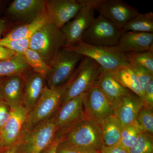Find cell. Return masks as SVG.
Here are the masks:
<instances>
[{"label": "cell", "mask_w": 153, "mask_h": 153, "mask_svg": "<svg viewBox=\"0 0 153 153\" xmlns=\"http://www.w3.org/2000/svg\"><path fill=\"white\" fill-rule=\"evenodd\" d=\"M103 70L94 60L83 57L67 82L60 107L72 99L87 92L96 83Z\"/></svg>", "instance_id": "6da1fadb"}, {"label": "cell", "mask_w": 153, "mask_h": 153, "mask_svg": "<svg viewBox=\"0 0 153 153\" xmlns=\"http://www.w3.org/2000/svg\"><path fill=\"white\" fill-rule=\"evenodd\" d=\"M57 112L46 120L22 133L16 144L18 153H41L52 143L57 131Z\"/></svg>", "instance_id": "7a4b0ae2"}, {"label": "cell", "mask_w": 153, "mask_h": 153, "mask_svg": "<svg viewBox=\"0 0 153 153\" xmlns=\"http://www.w3.org/2000/svg\"><path fill=\"white\" fill-rule=\"evenodd\" d=\"M65 47L84 57L91 58L109 74L121 67L130 66L126 53L120 51L116 46H93L81 41Z\"/></svg>", "instance_id": "3957f363"}, {"label": "cell", "mask_w": 153, "mask_h": 153, "mask_svg": "<svg viewBox=\"0 0 153 153\" xmlns=\"http://www.w3.org/2000/svg\"><path fill=\"white\" fill-rule=\"evenodd\" d=\"M63 142L99 152L103 146L101 125L86 117L58 137Z\"/></svg>", "instance_id": "277c9868"}, {"label": "cell", "mask_w": 153, "mask_h": 153, "mask_svg": "<svg viewBox=\"0 0 153 153\" xmlns=\"http://www.w3.org/2000/svg\"><path fill=\"white\" fill-rule=\"evenodd\" d=\"M66 46V38L61 30L49 23L31 37L29 49L38 53L49 66L57 52Z\"/></svg>", "instance_id": "5b68a950"}, {"label": "cell", "mask_w": 153, "mask_h": 153, "mask_svg": "<svg viewBox=\"0 0 153 153\" xmlns=\"http://www.w3.org/2000/svg\"><path fill=\"white\" fill-rule=\"evenodd\" d=\"M67 86V82L61 86L52 88L45 86L37 104L28 114L22 133L46 120L57 112Z\"/></svg>", "instance_id": "8992f818"}, {"label": "cell", "mask_w": 153, "mask_h": 153, "mask_svg": "<svg viewBox=\"0 0 153 153\" xmlns=\"http://www.w3.org/2000/svg\"><path fill=\"white\" fill-rule=\"evenodd\" d=\"M83 57L66 47L60 49L49 65L45 79L47 87H58L68 82Z\"/></svg>", "instance_id": "52a82bcc"}, {"label": "cell", "mask_w": 153, "mask_h": 153, "mask_svg": "<svg viewBox=\"0 0 153 153\" xmlns=\"http://www.w3.org/2000/svg\"><path fill=\"white\" fill-rule=\"evenodd\" d=\"M123 32L122 30L99 15L85 31L81 41L93 46L114 47L117 45Z\"/></svg>", "instance_id": "ba28073f"}, {"label": "cell", "mask_w": 153, "mask_h": 153, "mask_svg": "<svg viewBox=\"0 0 153 153\" xmlns=\"http://www.w3.org/2000/svg\"><path fill=\"white\" fill-rule=\"evenodd\" d=\"M97 0H86L73 20L61 28L66 38V46H72L82 41V36L95 19L94 12Z\"/></svg>", "instance_id": "9c48e42d"}, {"label": "cell", "mask_w": 153, "mask_h": 153, "mask_svg": "<svg viewBox=\"0 0 153 153\" xmlns=\"http://www.w3.org/2000/svg\"><path fill=\"white\" fill-rule=\"evenodd\" d=\"M86 94L87 92L72 99L59 108L56 115V137L60 136L86 117L83 105Z\"/></svg>", "instance_id": "30bf717a"}, {"label": "cell", "mask_w": 153, "mask_h": 153, "mask_svg": "<svg viewBox=\"0 0 153 153\" xmlns=\"http://www.w3.org/2000/svg\"><path fill=\"white\" fill-rule=\"evenodd\" d=\"M86 0H47L45 13L49 22L61 30L74 19Z\"/></svg>", "instance_id": "8fae6325"}, {"label": "cell", "mask_w": 153, "mask_h": 153, "mask_svg": "<svg viewBox=\"0 0 153 153\" xmlns=\"http://www.w3.org/2000/svg\"><path fill=\"white\" fill-rule=\"evenodd\" d=\"M96 10L121 29L139 12L122 0H97Z\"/></svg>", "instance_id": "7c38bea8"}, {"label": "cell", "mask_w": 153, "mask_h": 153, "mask_svg": "<svg viewBox=\"0 0 153 153\" xmlns=\"http://www.w3.org/2000/svg\"><path fill=\"white\" fill-rule=\"evenodd\" d=\"M83 105L86 117L99 124L113 114L112 105L96 83L87 92Z\"/></svg>", "instance_id": "4fadbf2b"}, {"label": "cell", "mask_w": 153, "mask_h": 153, "mask_svg": "<svg viewBox=\"0 0 153 153\" xmlns=\"http://www.w3.org/2000/svg\"><path fill=\"white\" fill-rule=\"evenodd\" d=\"M46 0H15L9 5L7 14L15 23L22 25L33 22L45 12Z\"/></svg>", "instance_id": "5bb4252c"}, {"label": "cell", "mask_w": 153, "mask_h": 153, "mask_svg": "<svg viewBox=\"0 0 153 153\" xmlns=\"http://www.w3.org/2000/svg\"><path fill=\"white\" fill-rule=\"evenodd\" d=\"M28 113L22 105L11 111L8 119L0 131V146L5 149L16 144Z\"/></svg>", "instance_id": "9a60e30c"}, {"label": "cell", "mask_w": 153, "mask_h": 153, "mask_svg": "<svg viewBox=\"0 0 153 153\" xmlns=\"http://www.w3.org/2000/svg\"><path fill=\"white\" fill-rule=\"evenodd\" d=\"M141 98L131 91L123 96L113 108V114L117 118L123 126L135 122L138 113L144 106Z\"/></svg>", "instance_id": "2e32d148"}, {"label": "cell", "mask_w": 153, "mask_h": 153, "mask_svg": "<svg viewBox=\"0 0 153 153\" xmlns=\"http://www.w3.org/2000/svg\"><path fill=\"white\" fill-rule=\"evenodd\" d=\"M116 47L124 53L153 50V33L123 32Z\"/></svg>", "instance_id": "e0dca14e"}, {"label": "cell", "mask_w": 153, "mask_h": 153, "mask_svg": "<svg viewBox=\"0 0 153 153\" xmlns=\"http://www.w3.org/2000/svg\"><path fill=\"white\" fill-rule=\"evenodd\" d=\"M24 78V92L22 103L28 114L34 108L41 97L46 85V80L33 70L28 72Z\"/></svg>", "instance_id": "ac0fdd59"}, {"label": "cell", "mask_w": 153, "mask_h": 153, "mask_svg": "<svg viewBox=\"0 0 153 153\" xmlns=\"http://www.w3.org/2000/svg\"><path fill=\"white\" fill-rule=\"evenodd\" d=\"M22 75L4 76L2 79L0 100L14 110L22 105L24 92V78Z\"/></svg>", "instance_id": "d6986e66"}, {"label": "cell", "mask_w": 153, "mask_h": 153, "mask_svg": "<svg viewBox=\"0 0 153 153\" xmlns=\"http://www.w3.org/2000/svg\"><path fill=\"white\" fill-rule=\"evenodd\" d=\"M96 84L109 100L112 105L113 109L123 96L131 91L121 85L104 69Z\"/></svg>", "instance_id": "ffe728a7"}, {"label": "cell", "mask_w": 153, "mask_h": 153, "mask_svg": "<svg viewBox=\"0 0 153 153\" xmlns=\"http://www.w3.org/2000/svg\"><path fill=\"white\" fill-rule=\"evenodd\" d=\"M50 23L45 12L33 22L20 25L13 28L1 38L4 40L26 39L31 37L42 27Z\"/></svg>", "instance_id": "44dd1931"}, {"label": "cell", "mask_w": 153, "mask_h": 153, "mask_svg": "<svg viewBox=\"0 0 153 153\" xmlns=\"http://www.w3.org/2000/svg\"><path fill=\"white\" fill-rule=\"evenodd\" d=\"M101 127L103 146L118 144L123 126L114 114L111 115L101 123Z\"/></svg>", "instance_id": "7402d4cb"}, {"label": "cell", "mask_w": 153, "mask_h": 153, "mask_svg": "<svg viewBox=\"0 0 153 153\" xmlns=\"http://www.w3.org/2000/svg\"><path fill=\"white\" fill-rule=\"evenodd\" d=\"M32 70L23 54L0 62V77L19 75L25 76Z\"/></svg>", "instance_id": "603a6c76"}, {"label": "cell", "mask_w": 153, "mask_h": 153, "mask_svg": "<svg viewBox=\"0 0 153 153\" xmlns=\"http://www.w3.org/2000/svg\"><path fill=\"white\" fill-rule=\"evenodd\" d=\"M110 74L121 85L144 100L143 95L136 75L129 66L121 67Z\"/></svg>", "instance_id": "cb8c5ba5"}, {"label": "cell", "mask_w": 153, "mask_h": 153, "mask_svg": "<svg viewBox=\"0 0 153 153\" xmlns=\"http://www.w3.org/2000/svg\"><path fill=\"white\" fill-rule=\"evenodd\" d=\"M122 30L123 32L153 33V13H139L128 22Z\"/></svg>", "instance_id": "d4e9b609"}, {"label": "cell", "mask_w": 153, "mask_h": 153, "mask_svg": "<svg viewBox=\"0 0 153 153\" xmlns=\"http://www.w3.org/2000/svg\"><path fill=\"white\" fill-rule=\"evenodd\" d=\"M23 55L31 69L34 72L40 74L46 79L49 67L40 55L30 49L25 50Z\"/></svg>", "instance_id": "484cf974"}, {"label": "cell", "mask_w": 153, "mask_h": 153, "mask_svg": "<svg viewBox=\"0 0 153 153\" xmlns=\"http://www.w3.org/2000/svg\"><path fill=\"white\" fill-rule=\"evenodd\" d=\"M126 54L130 64L140 66L153 73V50Z\"/></svg>", "instance_id": "4316f807"}, {"label": "cell", "mask_w": 153, "mask_h": 153, "mask_svg": "<svg viewBox=\"0 0 153 153\" xmlns=\"http://www.w3.org/2000/svg\"><path fill=\"white\" fill-rule=\"evenodd\" d=\"M140 132L141 131L136 122L131 124L123 126L118 144L128 151L134 144Z\"/></svg>", "instance_id": "83f0119b"}, {"label": "cell", "mask_w": 153, "mask_h": 153, "mask_svg": "<svg viewBox=\"0 0 153 153\" xmlns=\"http://www.w3.org/2000/svg\"><path fill=\"white\" fill-rule=\"evenodd\" d=\"M129 153H153V135L140 133L134 146L128 150Z\"/></svg>", "instance_id": "f1b7e54d"}, {"label": "cell", "mask_w": 153, "mask_h": 153, "mask_svg": "<svg viewBox=\"0 0 153 153\" xmlns=\"http://www.w3.org/2000/svg\"><path fill=\"white\" fill-rule=\"evenodd\" d=\"M135 122L141 132L153 135V111L143 107L138 113Z\"/></svg>", "instance_id": "f546056e"}, {"label": "cell", "mask_w": 153, "mask_h": 153, "mask_svg": "<svg viewBox=\"0 0 153 153\" xmlns=\"http://www.w3.org/2000/svg\"><path fill=\"white\" fill-rule=\"evenodd\" d=\"M129 66L136 75L144 97L147 86L150 82L153 80V73L137 65L130 64Z\"/></svg>", "instance_id": "4dcf8cb0"}, {"label": "cell", "mask_w": 153, "mask_h": 153, "mask_svg": "<svg viewBox=\"0 0 153 153\" xmlns=\"http://www.w3.org/2000/svg\"><path fill=\"white\" fill-rule=\"evenodd\" d=\"M30 38L16 40H0V46H2L16 52L17 54H23L29 49Z\"/></svg>", "instance_id": "1f68e13d"}, {"label": "cell", "mask_w": 153, "mask_h": 153, "mask_svg": "<svg viewBox=\"0 0 153 153\" xmlns=\"http://www.w3.org/2000/svg\"><path fill=\"white\" fill-rule=\"evenodd\" d=\"M57 153H99L98 151L87 148L77 146L66 143L61 142L58 145Z\"/></svg>", "instance_id": "d6a6232c"}, {"label": "cell", "mask_w": 153, "mask_h": 153, "mask_svg": "<svg viewBox=\"0 0 153 153\" xmlns=\"http://www.w3.org/2000/svg\"><path fill=\"white\" fill-rule=\"evenodd\" d=\"M11 111L8 105L0 100V131L8 119Z\"/></svg>", "instance_id": "836d02e7"}, {"label": "cell", "mask_w": 153, "mask_h": 153, "mask_svg": "<svg viewBox=\"0 0 153 153\" xmlns=\"http://www.w3.org/2000/svg\"><path fill=\"white\" fill-rule=\"evenodd\" d=\"M144 106L153 111V80L148 84L144 94Z\"/></svg>", "instance_id": "e575fe53"}, {"label": "cell", "mask_w": 153, "mask_h": 153, "mask_svg": "<svg viewBox=\"0 0 153 153\" xmlns=\"http://www.w3.org/2000/svg\"><path fill=\"white\" fill-rule=\"evenodd\" d=\"M99 153H129L128 151L117 144L111 146H102Z\"/></svg>", "instance_id": "d590c367"}, {"label": "cell", "mask_w": 153, "mask_h": 153, "mask_svg": "<svg viewBox=\"0 0 153 153\" xmlns=\"http://www.w3.org/2000/svg\"><path fill=\"white\" fill-rule=\"evenodd\" d=\"M17 54L16 52L2 46H0V62L8 60Z\"/></svg>", "instance_id": "8d00e7d4"}, {"label": "cell", "mask_w": 153, "mask_h": 153, "mask_svg": "<svg viewBox=\"0 0 153 153\" xmlns=\"http://www.w3.org/2000/svg\"><path fill=\"white\" fill-rule=\"evenodd\" d=\"M60 143L59 140L55 138V140L52 143L41 153H57V147Z\"/></svg>", "instance_id": "74e56055"}, {"label": "cell", "mask_w": 153, "mask_h": 153, "mask_svg": "<svg viewBox=\"0 0 153 153\" xmlns=\"http://www.w3.org/2000/svg\"><path fill=\"white\" fill-rule=\"evenodd\" d=\"M8 22L6 19H0V40L1 36L6 33L8 28Z\"/></svg>", "instance_id": "f35d334b"}, {"label": "cell", "mask_w": 153, "mask_h": 153, "mask_svg": "<svg viewBox=\"0 0 153 153\" xmlns=\"http://www.w3.org/2000/svg\"><path fill=\"white\" fill-rule=\"evenodd\" d=\"M4 153H18L16 146L15 145L11 147L5 149Z\"/></svg>", "instance_id": "ab89813d"}, {"label": "cell", "mask_w": 153, "mask_h": 153, "mask_svg": "<svg viewBox=\"0 0 153 153\" xmlns=\"http://www.w3.org/2000/svg\"><path fill=\"white\" fill-rule=\"evenodd\" d=\"M4 1H0V10L1 9L3 5V4H4Z\"/></svg>", "instance_id": "60d3db41"}, {"label": "cell", "mask_w": 153, "mask_h": 153, "mask_svg": "<svg viewBox=\"0 0 153 153\" xmlns=\"http://www.w3.org/2000/svg\"><path fill=\"white\" fill-rule=\"evenodd\" d=\"M3 77H0V90H1V83L2 79Z\"/></svg>", "instance_id": "b9f144b4"}, {"label": "cell", "mask_w": 153, "mask_h": 153, "mask_svg": "<svg viewBox=\"0 0 153 153\" xmlns=\"http://www.w3.org/2000/svg\"><path fill=\"white\" fill-rule=\"evenodd\" d=\"M2 149L1 148V146H0V152H1V150Z\"/></svg>", "instance_id": "7bdbcfd3"}, {"label": "cell", "mask_w": 153, "mask_h": 153, "mask_svg": "<svg viewBox=\"0 0 153 153\" xmlns=\"http://www.w3.org/2000/svg\"></svg>", "instance_id": "ee69618b"}]
</instances>
